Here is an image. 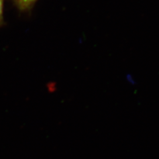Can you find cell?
Segmentation results:
<instances>
[{
  "label": "cell",
  "instance_id": "cell-1",
  "mask_svg": "<svg viewBox=\"0 0 159 159\" xmlns=\"http://www.w3.org/2000/svg\"><path fill=\"white\" fill-rule=\"evenodd\" d=\"M15 6L22 12L31 11L37 0H13Z\"/></svg>",
  "mask_w": 159,
  "mask_h": 159
},
{
  "label": "cell",
  "instance_id": "cell-2",
  "mask_svg": "<svg viewBox=\"0 0 159 159\" xmlns=\"http://www.w3.org/2000/svg\"><path fill=\"white\" fill-rule=\"evenodd\" d=\"M3 5L4 0H0V27L4 24L3 21Z\"/></svg>",
  "mask_w": 159,
  "mask_h": 159
}]
</instances>
